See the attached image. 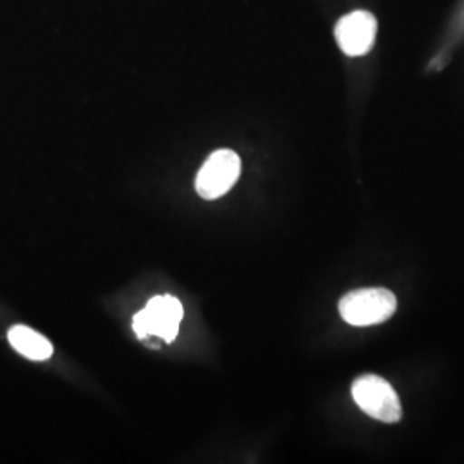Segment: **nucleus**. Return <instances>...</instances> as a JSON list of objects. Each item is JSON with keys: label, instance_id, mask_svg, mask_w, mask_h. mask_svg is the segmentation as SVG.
Returning <instances> with one entry per match:
<instances>
[{"label": "nucleus", "instance_id": "1", "mask_svg": "<svg viewBox=\"0 0 464 464\" xmlns=\"http://www.w3.org/2000/svg\"><path fill=\"white\" fill-rule=\"evenodd\" d=\"M398 299L394 293L382 287L351 291L339 301V314L354 327L377 325L396 314Z\"/></svg>", "mask_w": 464, "mask_h": 464}, {"label": "nucleus", "instance_id": "2", "mask_svg": "<svg viewBox=\"0 0 464 464\" xmlns=\"http://www.w3.org/2000/svg\"><path fill=\"white\" fill-rule=\"evenodd\" d=\"M351 394L365 415L383 423H398L402 408L394 387L379 375H362L353 382Z\"/></svg>", "mask_w": 464, "mask_h": 464}, {"label": "nucleus", "instance_id": "3", "mask_svg": "<svg viewBox=\"0 0 464 464\" xmlns=\"http://www.w3.org/2000/svg\"><path fill=\"white\" fill-rule=\"evenodd\" d=\"M183 315V304L179 299L170 295L155 296L150 299L145 310L134 315L133 329L140 339L155 335L166 343H172L178 337Z\"/></svg>", "mask_w": 464, "mask_h": 464}, {"label": "nucleus", "instance_id": "4", "mask_svg": "<svg viewBox=\"0 0 464 464\" xmlns=\"http://www.w3.org/2000/svg\"><path fill=\"white\" fill-rule=\"evenodd\" d=\"M241 174V159L232 150L214 151L197 176V193L203 199H217L226 195Z\"/></svg>", "mask_w": 464, "mask_h": 464}, {"label": "nucleus", "instance_id": "5", "mask_svg": "<svg viewBox=\"0 0 464 464\" xmlns=\"http://www.w3.org/2000/svg\"><path fill=\"white\" fill-rule=\"evenodd\" d=\"M377 34V19L368 11H354L351 14L341 17L335 26V38L341 50L351 55H365L368 53Z\"/></svg>", "mask_w": 464, "mask_h": 464}, {"label": "nucleus", "instance_id": "6", "mask_svg": "<svg viewBox=\"0 0 464 464\" xmlns=\"http://www.w3.org/2000/svg\"><path fill=\"white\" fill-rule=\"evenodd\" d=\"M7 339L19 354L34 362H45L53 353L49 339H45L42 334L24 325H14L11 331L7 332Z\"/></svg>", "mask_w": 464, "mask_h": 464}]
</instances>
